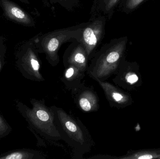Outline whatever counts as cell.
Returning <instances> with one entry per match:
<instances>
[{
    "instance_id": "cell-1",
    "label": "cell",
    "mask_w": 160,
    "mask_h": 159,
    "mask_svg": "<svg viewBox=\"0 0 160 159\" xmlns=\"http://www.w3.org/2000/svg\"><path fill=\"white\" fill-rule=\"evenodd\" d=\"M53 111L55 124L62 138L71 148L72 158L83 159L95 145L88 129L77 117L67 113L56 105L50 106Z\"/></svg>"
},
{
    "instance_id": "cell-2",
    "label": "cell",
    "mask_w": 160,
    "mask_h": 159,
    "mask_svg": "<svg viewBox=\"0 0 160 159\" xmlns=\"http://www.w3.org/2000/svg\"><path fill=\"white\" fill-rule=\"evenodd\" d=\"M30 101L32 108L21 104L20 111L36 136L38 143L42 146H52L65 150L60 143L62 138L55 124L52 108L46 105L44 100L32 99Z\"/></svg>"
},
{
    "instance_id": "cell-3",
    "label": "cell",
    "mask_w": 160,
    "mask_h": 159,
    "mask_svg": "<svg viewBox=\"0 0 160 159\" xmlns=\"http://www.w3.org/2000/svg\"><path fill=\"white\" fill-rule=\"evenodd\" d=\"M126 37L112 39L104 44L90 60L86 73L95 81H106L117 72L124 58Z\"/></svg>"
},
{
    "instance_id": "cell-4",
    "label": "cell",
    "mask_w": 160,
    "mask_h": 159,
    "mask_svg": "<svg viewBox=\"0 0 160 159\" xmlns=\"http://www.w3.org/2000/svg\"><path fill=\"white\" fill-rule=\"evenodd\" d=\"M87 22L76 26L54 30L34 37L36 46L40 53H44L51 66H57L60 62L59 51L67 42L81 41L83 28Z\"/></svg>"
},
{
    "instance_id": "cell-5",
    "label": "cell",
    "mask_w": 160,
    "mask_h": 159,
    "mask_svg": "<svg viewBox=\"0 0 160 159\" xmlns=\"http://www.w3.org/2000/svg\"><path fill=\"white\" fill-rule=\"evenodd\" d=\"M33 38L21 46L17 55L18 67L24 77L32 81L43 82L45 78L40 72L41 61Z\"/></svg>"
},
{
    "instance_id": "cell-6",
    "label": "cell",
    "mask_w": 160,
    "mask_h": 159,
    "mask_svg": "<svg viewBox=\"0 0 160 159\" xmlns=\"http://www.w3.org/2000/svg\"><path fill=\"white\" fill-rule=\"evenodd\" d=\"M106 22L105 16H101L88 21L83 28L80 42L86 50L89 61L105 35Z\"/></svg>"
},
{
    "instance_id": "cell-7",
    "label": "cell",
    "mask_w": 160,
    "mask_h": 159,
    "mask_svg": "<svg viewBox=\"0 0 160 159\" xmlns=\"http://www.w3.org/2000/svg\"><path fill=\"white\" fill-rule=\"evenodd\" d=\"M114 75L112 81L115 85L127 91H132L142 84L139 66L134 63L127 61L124 58Z\"/></svg>"
},
{
    "instance_id": "cell-8",
    "label": "cell",
    "mask_w": 160,
    "mask_h": 159,
    "mask_svg": "<svg viewBox=\"0 0 160 159\" xmlns=\"http://www.w3.org/2000/svg\"><path fill=\"white\" fill-rule=\"evenodd\" d=\"M96 81L103 90L105 98L111 107L121 109L133 103V99L131 94L118 86L106 81Z\"/></svg>"
},
{
    "instance_id": "cell-9",
    "label": "cell",
    "mask_w": 160,
    "mask_h": 159,
    "mask_svg": "<svg viewBox=\"0 0 160 159\" xmlns=\"http://www.w3.org/2000/svg\"><path fill=\"white\" fill-rule=\"evenodd\" d=\"M71 93L76 105L83 113L97 112L99 109V98L93 87L85 84Z\"/></svg>"
},
{
    "instance_id": "cell-10",
    "label": "cell",
    "mask_w": 160,
    "mask_h": 159,
    "mask_svg": "<svg viewBox=\"0 0 160 159\" xmlns=\"http://www.w3.org/2000/svg\"><path fill=\"white\" fill-rule=\"evenodd\" d=\"M89 59L86 50L80 41H74L68 47L63 56L64 67L73 65L86 72Z\"/></svg>"
},
{
    "instance_id": "cell-11",
    "label": "cell",
    "mask_w": 160,
    "mask_h": 159,
    "mask_svg": "<svg viewBox=\"0 0 160 159\" xmlns=\"http://www.w3.org/2000/svg\"><path fill=\"white\" fill-rule=\"evenodd\" d=\"M0 5L5 16L9 20L27 27L35 26L33 19L16 3L10 0H0Z\"/></svg>"
},
{
    "instance_id": "cell-12",
    "label": "cell",
    "mask_w": 160,
    "mask_h": 159,
    "mask_svg": "<svg viewBox=\"0 0 160 159\" xmlns=\"http://www.w3.org/2000/svg\"><path fill=\"white\" fill-rule=\"evenodd\" d=\"M86 72L74 65H68L65 67L61 80L68 90L73 92L85 84L82 80Z\"/></svg>"
},
{
    "instance_id": "cell-13",
    "label": "cell",
    "mask_w": 160,
    "mask_h": 159,
    "mask_svg": "<svg viewBox=\"0 0 160 159\" xmlns=\"http://www.w3.org/2000/svg\"><path fill=\"white\" fill-rule=\"evenodd\" d=\"M48 156L44 152L30 149L15 150L5 153L0 159H46Z\"/></svg>"
},
{
    "instance_id": "cell-14",
    "label": "cell",
    "mask_w": 160,
    "mask_h": 159,
    "mask_svg": "<svg viewBox=\"0 0 160 159\" xmlns=\"http://www.w3.org/2000/svg\"><path fill=\"white\" fill-rule=\"evenodd\" d=\"M160 158V147L158 148L131 150L127 154L120 157H116V159H153Z\"/></svg>"
},
{
    "instance_id": "cell-15",
    "label": "cell",
    "mask_w": 160,
    "mask_h": 159,
    "mask_svg": "<svg viewBox=\"0 0 160 159\" xmlns=\"http://www.w3.org/2000/svg\"><path fill=\"white\" fill-rule=\"evenodd\" d=\"M120 0H98V8L105 14L110 15Z\"/></svg>"
},
{
    "instance_id": "cell-16",
    "label": "cell",
    "mask_w": 160,
    "mask_h": 159,
    "mask_svg": "<svg viewBox=\"0 0 160 159\" xmlns=\"http://www.w3.org/2000/svg\"><path fill=\"white\" fill-rule=\"evenodd\" d=\"M11 131V127L0 115V138L7 135Z\"/></svg>"
},
{
    "instance_id": "cell-17",
    "label": "cell",
    "mask_w": 160,
    "mask_h": 159,
    "mask_svg": "<svg viewBox=\"0 0 160 159\" xmlns=\"http://www.w3.org/2000/svg\"><path fill=\"white\" fill-rule=\"evenodd\" d=\"M52 3H58L68 9L73 8L78 2V0H47Z\"/></svg>"
},
{
    "instance_id": "cell-18",
    "label": "cell",
    "mask_w": 160,
    "mask_h": 159,
    "mask_svg": "<svg viewBox=\"0 0 160 159\" xmlns=\"http://www.w3.org/2000/svg\"><path fill=\"white\" fill-rule=\"evenodd\" d=\"M144 0H127L125 3V8L132 10L137 7Z\"/></svg>"
},
{
    "instance_id": "cell-19",
    "label": "cell",
    "mask_w": 160,
    "mask_h": 159,
    "mask_svg": "<svg viewBox=\"0 0 160 159\" xmlns=\"http://www.w3.org/2000/svg\"><path fill=\"white\" fill-rule=\"evenodd\" d=\"M90 159H116V157L108 155H95L93 157L88 158Z\"/></svg>"
},
{
    "instance_id": "cell-20",
    "label": "cell",
    "mask_w": 160,
    "mask_h": 159,
    "mask_svg": "<svg viewBox=\"0 0 160 159\" xmlns=\"http://www.w3.org/2000/svg\"><path fill=\"white\" fill-rule=\"evenodd\" d=\"M5 53V48L4 46L2 48V49L0 50V71L2 68V62L3 61L4 56Z\"/></svg>"
},
{
    "instance_id": "cell-21",
    "label": "cell",
    "mask_w": 160,
    "mask_h": 159,
    "mask_svg": "<svg viewBox=\"0 0 160 159\" xmlns=\"http://www.w3.org/2000/svg\"><path fill=\"white\" fill-rule=\"evenodd\" d=\"M4 46V45L3 39L2 37H0V50L2 49V48Z\"/></svg>"
},
{
    "instance_id": "cell-22",
    "label": "cell",
    "mask_w": 160,
    "mask_h": 159,
    "mask_svg": "<svg viewBox=\"0 0 160 159\" xmlns=\"http://www.w3.org/2000/svg\"><path fill=\"white\" fill-rule=\"evenodd\" d=\"M22 2L24 3L25 4H29L30 2H29V0H19Z\"/></svg>"
}]
</instances>
